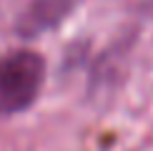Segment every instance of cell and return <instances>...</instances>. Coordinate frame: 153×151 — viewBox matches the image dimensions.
Segmentation results:
<instances>
[{"label":"cell","mask_w":153,"mask_h":151,"mask_svg":"<svg viewBox=\"0 0 153 151\" xmlns=\"http://www.w3.org/2000/svg\"><path fill=\"white\" fill-rule=\"evenodd\" d=\"M45 78V61L33 50H15L0 58V113L33 106Z\"/></svg>","instance_id":"obj_1"},{"label":"cell","mask_w":153,"mask_h":151,"mask_svg":"<svg viewBox=\"0 0 153 151\" xmlns=\"http://www.w3.org/2000/svg\"><path fill=\"white\" fill-rule=\"evenodd\" d=\"M68 10H71V0H35V3L30 5V13L25 15L23 33L35 35V33H40V30L55 28V25L68 15Z\"/></svg>","instance_id":"obj_2"}]
</instances>
